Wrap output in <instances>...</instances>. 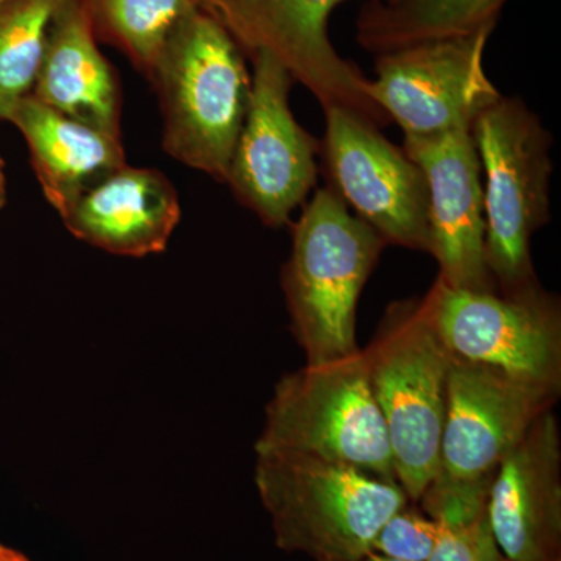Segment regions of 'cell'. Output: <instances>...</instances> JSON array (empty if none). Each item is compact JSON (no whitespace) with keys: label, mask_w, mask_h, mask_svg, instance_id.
<instances>
[{"label":"cell","mask_w":561,"mask_h":561,"mask_svg":"<svg viewBox=\"0 0 561 561\" xmlns=\"http://www.w3.org/2000/svg\"><path fill=\"white\" fill-rule=\"evenodd\" d=\"M387 242L330 186L313 192L291 227L283 290L306 365L357 353V305Z\"/></svg>","instance_id":"6da1fadb"},{"label":"cell","mask_w":561,"mask_h":561,"mask_svg":"<svg viewBox=\"0 0 561 561\" xmlns=\"http://www.w3.org/2000/svg\"><path fill=\"white\" fill-rule=\"evenodd\" d=\"M149 79L160 95L164 150L225 183L251 99L239 44L197 9L173 31Z\"/></svg>","instance_id":"7a4b0ae2"},{"label":"cell","mask_w":561,"mask_h":561,"mask_svg":"<svg viewBox=\"0 0 561 561\" xmlns=\"http://www.w3.org/2000/svg\"><path fill=\"white\" fill-rule=\"evenodd\" d=\"M362 356L386 423L397 481L409 501L419 502L440 470L451 367L426 298L391 302Z\"/></svg>","instance_id":"3957f363"},{"label":"cell","mask_w":561,"mask_h":561,"mask_svg":"<svg viewBox=\"0 0 561 561\" xmlns=\"http://www.w3.org/2000/svg\"><path fill=\"white\" fill-rule=\"evenodd\" d=\"M254 482L276 545L317 561H364L387 519L411 502L398 482L311 457L257 454Z\"/></svg>","instance_id":"277c9868"},{"label":"cell","mask_w":561,"mask_h":561,"mask_svg":"<svg viewBox=\"0 0 561 561\" xmlns=\"http://www.w3.org/2000/svg\"><path fill=\"white\" fill-rule=\"evenodd\" d=\"M257 454L311 457L398 482L362 350L284 376L268 402Z\"/></svg>","instance_id":"5b68a950"},{"label":"cell","mask_w":561,"mask_h":561,"mask_svg":"<svg viewBox=\"0 0 561 561\" xmlns=\"http://www.w3.org/2000/svg\"><path fill=\"white\" fill-rule=\"evenodd\" d=\"M485 183V261L500 290L537 283L531 238L551 219V133L519 98H501L472 124Z\"/></svg>","instance_id":"8992f818"},{"label":"cell","mask_w":561,"mask_h":561,"mask_svg":"<svg viewBox=\"0 0 561 561\" xmlns=\"http://www.w3.org/2000/svg\"><path fill=\"white\" fill-rule=\"evenodd\" d=\"M424 298L454 359L483 365L559 398L560 301L538 280L516 290H470L437 278Z\"/></svg>","instance_id":"52a82bcc"},{"label":"cell","mask_w":561,"mask_h":561,"mask_svg":"<svg viewBox=\"0 0 561 561\" xmlns=\"http://www.w3.org/2000/svg\"><path fill=\"white\" fill-rule=\"evenodd\" d=\"M342 2L346 0H195L250 57L272 55L323 110L341 106L379 128L389 117L368 98V77L343 60L328 33L332 11Z\"/></svg>","instance_id":"ba28073f"},{"label":"cell","mask_w":561,"mask_h":561,"mask_svg":"<svg viewBox=\"0 0 561 561\" xmlns=\"http://www.w3.org/2000/svg\"><path fill=\"white\" fill-rule=\"evenodd\" d=\"M494 28L376 55L367 95L408 138L472 128L502 95L483 66Z\"/></svg>","instance_id":"9c48e42d"},{"label":"cell","mask_w":561,"mask_h":561,"mask_svg":"<svg viewBox=\"0 0 561 561\" xmlns=\"http://www.w3.org/2000/svg\"><path fill=\"white\" fill-rule=\"evenodd\" d=\"M251 58L254 72L249 113L225 183L262 224L280 228L316 187L320 142L291 113L294 79L289 70L265 51Z\"/></svg>","instance_id":"30bf717a"},{"label":"cell","mask_w":561,"mask_h":561,"mask_svg":"<svg viewBox=\"0 0 561 561\" xmlns=\"http://www.w3.org/2000/svg\"><path fill=\"white\" fill-rule=\"evenodd\" d=\"M320 142L328 186L354 216L371 227L387 245L430 253V194L426 179L404 150L357 114L330 106Z\"/></svg>","instance_id":"8fae6325"},{"label":"cell","mask_w":561,"mask_h":561,"mask_svg":"<svg viewBox=\"0 0 561 561\" xmlns=\"http://www.w3.org/2000/svg\"><path fill=\"white\" fill-rule=\"evenodd\" d=\"M557 397L483 365L457 360L446 386L440 470L435 481L474 483L493 479L501 460L535 421L553 411Z\"/></svg>","instance_id":"7c38bea8"},{"label":"cell","mask_w":561,"mask_h":561,"mask_svg":"<svg viewBox=\"0 0 561 561\" xmlns=\"http://www.w3.org/2000/svg\"><path fill=\"white\" fill-rule=\"evenodd\" d=\"M408 157L423 171L430 194V253L448 286L496 290L485 261L481 162L471 128L408 138Z\"/></svg>","instance_id":"4fadbf2b"},{"label":"cell","mask_w":561,"mask_h":561,"mask_svg":"<svg viewBox=\"0 0 561 561\" xmlns=\"http://www.w3.org/2000/svg\"><path fill=\"white\" fill-rule=\"evenodd\" d=\"M486 507L505 560L561 561V445L553 411L497 465Z\"/></svg>","instance_id":"5bb4252c"},{"label":"cell","mask_w":561,"mask_h":561,"mask_svg":"<svg viewBox=\"0 0 561 561\" xmlns=\"http://www.w3.org/2000/svg\"><path fill=\"white\" fill-rule=\"evenodd\" d=\"M77 239L119 256L161 253L181 219L179 194L154 169L125 164L61 214Z\"/></svg>","instance_id":"9a60e30c"},{"label":"cell","mask_w":561,"mask_h":561,"mask_svg":"<svg viewBox=\"0 0 561 561\" xmlns=\"http://www.w3.org/2000/svg\"><path fill=\"white\" fill-rule=\"evenodd\" d=\"M84 0H65L55 13L32 94L50 108L121 136V88L99 50Z\"/></svg>","instance_id":"2e32d148"},{"label":"cell","mask_w":561,"mask_h":561,"mask_svg":"<svg viewBox=\"0 0 561 561\" xmlns=\"http://www.w3.org/2000/svg\"><path fill=\"white\" fill-rule=\"evenodd\" d=\"M9 122L24 136L44 195L60 216L127 164L121 136L72 119L33 94L14 106Z\"/></svg>","instance_id":"e0dca14e"},{"label":"cell","mask_w":561,"mask_h":561,"mask_svg":"<svg viewBox=\"0 0 561 561\" xmlns=\"http://www.w3.org/2000/svg\"><path fill=\"white\" fill-rule=\"evenodd\" d=\"M508 0H370L356 20L362 49L379 55L496 27Z\"/></svg>","instance_id":"ac0fdd59"},{"label":"cell","mask_w":561,"mask_h":561,"mask_svg":"<svg viewBox=\"0 0 561 561\" xmlns=\"http://www.w3.org/2000/svg\"><path fill=\"white\" fill-rule=\"evenodd\" d=\"M491 481H434L427 486L419 502L438 526L427 561H505L490 526Z\"/></svg>","instance_id":"d6986e66"},{"label":"cell","mask_w":561,"mask_h":561,"mask_svg":"<svg viewBox=\"0 0 561 561\" xmlns=\"http://www.w3.org/2000/svg\"><path fill=\"white\" fill-rule=\"evenodd\" d=\"M95 36L119 47L147 77L195 0H84Z\"/></svg>","instance_id":"ffe728a7"},{"label":"cell","mask_w":561,"mask_h":561,"mask_svg":"<svg viewBox=\"0 0 561 561\" xmlns=\"http://www.w3.org/2000/svg\"><path fill=\"white\" fill-rule=\"evenodd\" d=\"M65 0H5L0 3V121L27 98L38 80L47 36Z\"/></svg>","instance_id":"44dd1931"},{"label":"cell","mask_w":561,"mask_h":561,"mask_svg":"<svg viewBox=\"0 0 561 561\" xmlns=\"http://www.w3.org/2000/svg\"><path fill=\"white\" fill-rule=\"evenodd\" d=\"M437 535V523L409 502L383 524L373 541L371 552L400 561H427Z\"/></svg>","instance_id":"7402d4cb"},{"label":"cell","mask_w":561,"mask_h":561,"mask_svg":"<svg viewBox=\"0 0 561 561\" xmlns=\"http://www.w3.org/2000/svg\"><path fill=\"white\" fill-rule=\"evenodd\" d=\"M0 561H31L24 553L0 542Z\"/></svg>","instance_id":"603a6c76"},{"label":"cell","mask_w":561,"mask_h":561,"mask_svg":"<svg viewBox=\"0 0 561 561\" xmlns=\"http://www.w3.org/2000/svg\"><path fill=\"white\" fill-rule=\"evenodd\" d=\"M7 203V179L5 171H3V161L0 158V210L3 209Z\"/></svg>","instance_id":"cb8c5ba5"},{"label":"cell","mask_w":561,"mask_h":561,"mask_svg":"<svg viewBox=\"0 0 561 561\" xmlns=\"http://www.w3.org/2000/svg\"><path fill=\"white\" fill-rule=\"evenodd\" d=\"M364 561H400L393 559H387V557L379 556V553L370 552L365 557Z\"/></svg>","instance_id":"d4e9b609"},{"label":"cell","mask_w":561,"mask_h":561,"mask_svg":"<svg viewBox=\"0 0 561 561\" xmlns=\"http://www.w3.org/2000/svg\"><path fill=\"white\" fill-rule=\"evenodd\" d=\"M3 2H5V0H0V3H3Z\"/></svg>","instance_id":"484cf974"},{"label":"cell","mask_w":561,"mask_h":561,"mask_svg":"<svg viewBox=\"0 0 561 561\" xmlns=\"http://www.w3.org/2000/svg\"><path fill=\"white\" fill-rule=\"evenodd\" d=\"M505 561H507V560H505Z\"/></svg>","instance_id":"4316f807"}]
</instances>
